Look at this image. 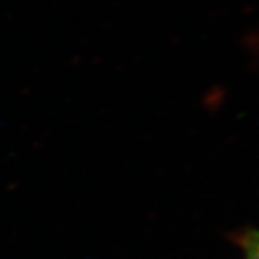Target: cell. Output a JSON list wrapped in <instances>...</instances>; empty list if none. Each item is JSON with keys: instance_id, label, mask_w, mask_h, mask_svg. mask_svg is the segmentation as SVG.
<instances>
[{"instance_id": "obj_1", "label": "cell", "mask_w": 259, "mask_h": 259, "mask_svg": "<svg viewBox=\"0 0 259 259\" xmlns=\"http://www.w3.org/2000/svg\"><path fill=\"white\" fill-rule=\"evenodd\" d=\"M230 239L239 248L242 259H259V228H242L231 233Z\"/></svg>"}]
</instances>
